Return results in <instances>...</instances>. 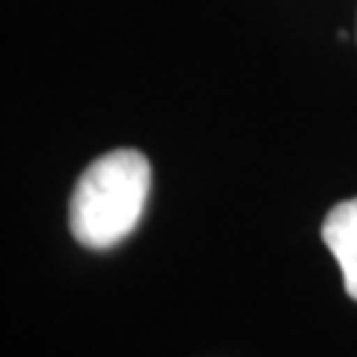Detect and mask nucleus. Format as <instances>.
<instances>
[{
    "label": "nucleus",
    "instance_id": "f257e3e1",
    "mask_svg": "<svg viewBox=\"0 0 357 357\" xmlns=\"http://www.w3.org/2000/svg\"><path fill=\"white\" fill-rule=\"evenodd\" d=\"M152 188V164L137 149L105 152L77 178L69 199V229L77 244L107 250L140 223Z\"/></svg>",
    "mask_w": 357,
    "mask_h": 357
},
{
    "label": "nucleus",
    "instance_id": "f03ea898",
    "mask_svg": "<svg viewBox=\"0 0 357 357\" xmlns=\"http://www.w3.org/2000/svg\"><path fill=\"white\" fill-rule=\"evenodd\" d=\"M321 241L340 262L345 292L357 301V197L342 199L328 211L321 223Z\"/></svg>",
    "mask_w": 357,
    "mask_h": 357
}]
</instances>
